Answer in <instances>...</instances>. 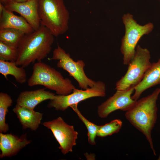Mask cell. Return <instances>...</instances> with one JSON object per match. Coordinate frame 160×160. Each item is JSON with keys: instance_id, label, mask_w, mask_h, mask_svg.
I'll return each mask as SVG.
<instances>
[{"instance_id": "cell-1", "label": "cell", "mask_w": 160, "mask_h": 160, "mask_svg": "<svg viewBox=\"0 0 160 160\" xmlns=\"http://www.w3.org/2000/svg\"><path fill=\"white\" fill-rule=\"evenodd\" d=\"M54 37L49 29L41 23L38 29L25 34L17 47L16 65L25 68L36 61L41 62L50 52Z\"/></svg>"}, {"instance_id": "cell-2", "label": "cell", "mask_w": 160, "mask_h": 160, "mask_svg": "<svg viewBox=\"0 0 160 160\" xmlns=\"http://www.w3.org/2000/svg\"><path fill=\"white\" fill-rule=\"evenodd\" d=\"M160 93V88H156L150 95L136 100L125 114L129 122L145 136L155 156L151 132L157 119L156 102Z\"/></svg>"}, {"instance_id": "cell-3", "label": "cell", "mask_w": 160, "mask_h": 160, "mask_svg": "<svg viewBox=\"0 0 160 160\" xmlns=\"http://www.w3.org/2000/svg\"><path fill=\"white\" fill-rule=\"evenodd\" d=\"M33 70L28 81L30 87L42 85L59 95L69 94L76 88L70 79L64 78L60 72L45 63H35Z\"/></svg>"}, {"instance_id": "cell-4", "label": "cell", "mask_w": 160, "mask_h": 160, "mask_svg": "<svg viewBox=\"0 0 160 160\" xmlns=\"http://www.w3.org/2000/svg\"><path fill=\"white\" fill-rule=\"evenodd\" d=\"M41 23L55 37L68 29L69 13L64 0H38Z\"/></svg>"}, {"instance_id": "cell-5", "label": "cell", "mask_w": 160, "mask_h": 160, "mask_svg": "<svg viewBox=\"0 0 160 160\" xmlns=\"http://www.w3.org/2000/svg\"><path fill=\"white\" fill-rule=\"evenodd\" d=\"M122 19L125 33L121 39L120 51L123 55V64L128 65L134 56L138 41L143 35L152 31L154 26L151 23L139 24L129 13L124 14Z\"/></svg>"}, {"instance_id": "cell-6", "label": "cell", "mask_w": 160, "mask_h": 160, "mask_svg": "<svg viewBox=\"0 0 160 160\" xmlns=\"http://www.w3.org/2000/svg\"><path fill=\"white\" fill-rule=\"evenodd\" d=\"M151 55L147 48L137 45L134 56L128 64L127 70L116 84V90H124L135 87L142 81L151 66Z\"/></svg>"}, {"instance_id": "cell-7", "label": "cell", "mask_w": 160, "mask_h": 160, "mask_svg": "<svg viewBox=\"0 0 160 160\" xmlns=\"http://www.w3.org/2000/svg\"><path fill=\"white\" fill-rule=\"evenodd\" d=\"M49 60H58L57 65L67 71L73 77L82 89H86L92 87L96 81L88 78L85 74L84 68L85 64L81 60L74 61L70 54L67 53L59 45L53 52L52 57Z\"/></svg>"}, {"instance_id": "cell-8", "label": "cell", "mask_w": 160, "mask_h": 160, "mask_svg": "<svg viewBox=\"0 0 160 160\" xmlns=\"http://www.w3.org/2000/svg\"><path fill=\"white\" fill-rule=\"evenodd\" d=\"M106 95V86L103 82H96L92 87L86 89H74L72 93L66 95H55L47 105L49 108L63 111L71 106L94 97H104Z\"/></svg>"}, {"instance_id": "cell-9", "label": "cell", "mask_w": 160, "mask_h": 160, "mask_svg": "<svg viewBox=\"0 0 160 160\" xmlns=\"http://www.w3.org/2000/svg\"><path fill=\"white\" fill-rule=\"evenodd\" d=\"M43 125L51 130L59 144V148L65 155L73 151L76 144L78 132L73 125L66 123L61 117L51 121L45 122Z\"/></svg>"}, {"instance_id": "cell-10", "label": "cell", "mask_w": 160, "mask_h": 160, "mask_svg": "<svg viewBox=\"0 0 160 160\" xmlns=\"http://www.w3.org/2000/svg\"><path fill=\"white\" fill-rule=\"evenodd\" d=\"M134 91V87L124 90H116L113 96L98 106L97 113L99 116L105 118L117 110L125 111L128 110L136 101L132 98L131 95Z\"/></svg>"}, {"instance_id": "cell-11", "label": "cell", "mask_w": 160, "mask_h": 160, "mask_svg": "<svg viewBox=\"0 0 160 160\" xmlns=\"http://www.w3.org/2000/svg\"><path fill=\"white\" fill-rule=\"evenodd\" d=\"M4 6L7 9L19 14L34 31L40 27L41 23L38 12V0H28L20 3L9 2Z\"/></svg>"}, {"instance_id": "cell-12", "label": "cell", "mask_w": 160, "mask_h": 160, "mask_svg": "<svg viewBox=\"0 0 160 160\" xmlns=\"http://www.w3.org/2000/svg\"><path fill=\"white\" fill-rule=\"evenodd\" d=\"M31 143L26 134L20 137L12 134L0 133V158L12 157L16 155L23 148Z\"/></svg>"}, {"instance_id": "cell-13", "label": "cell", "mask_w": 160, "mask_h": 160, "mask_svg": "<svg viewBox=\"0 0 160 160\" xmlns=\"http://www.w3.org/2000/svg\"><path fill=\"white\" fill-rule=\"evenodd\" d=\"M55 95L44 88L34 90L25 91L20 93L16 100L17 104L34 110L39 104L45 100L54 99Z\"/></svg>"}, {"instance_id": "cell-14", "label": "cell", "mask_w": 160, "mask_h": 160, "mask_svg": "<svg viewBox=\"0 0 160 160\" xmlns=\"http://www.w3.org/2000/svg\"><path fill=\"white\" fill-rule=\"evenodd\" d=\"M160 84V57L158 61L152 63L140 82L134 87L132 99L137 100L143 92L148 89Z\"/></svg>"}, {"instance_id": "cell-15", "label": "cell", "mask_w": 160, "mask_h": 160, "mask_svg": "<svg viewBox=\"0 0 160 160\" xmlns=\"http://www.w3.org/2000/svg\"><path fill=\"white\" fill-rule=\"evenodd\" d=\"M23 129L36 131L41 123L43 113L16 104L13 109Z\"/></svg>"}, {"instance_id": "cell-16", "label": "cell", "mask_w": 160, "mask_h": 160, "mask_svg": "<svg viewBox=\"0 0 160 160\" xmlns=\"http://www.w3.org/2000/svg\"><path fill=\"white\" fill-rule=\"evenodd\" d=\"M7 28L19 30L26 34L34 31L23 17L15 15L4 5L2 12L0 14V29Z\"/></svg>"}, {"instance_id": "cell-17", "label": "cell", "mask_w": 160, "mask_h": 160, "mask_svg": "<svg viewBox=\"0 0 160 160\" xmlns=\"http://www.w3.org/2000/svg\"><path fill=\"white\" fill-rule=\"evenodd\" d=\"M0 73L7 79V76H13L16 81L20 84L27 81V75L24 68L19 67L15 62L0 60Z\"/></svg>"}, {"instance_id": "cell-18", "label": "cell", "mask_w": 160, "mask_h": 160, "mask_svg": "<svg viewBox=\"0 0 160 160\" xmlns=\"http://www.w3.org/2000/svg\"><path fill=\"white\" fill-rule=\"evenodd\" d=\"M25 34L24 32L17 29H0V41L17 48Z\"/></svg>"}, {"instance_id": "cell-19", "label": "cell", "mask_w": 160, "mask_h": 160, "mask_svg": "<svg viewBox=\"0 0 160 160\" xmlns=\"http://www.w3.org/2000/svg\"><path fill=\"white\" fill-rule=\"evenodd\" d=\"M12 100L7 93H0V132L5 133L9 130V125L6 122V117L8 108L12 105Z\"/></svg>"}, {"instance_id": "cell-20", "label": "cell", "mask_w": 160, "mask_h": 160, "mask_svg": "<svg viewBox=\"0 0 160 160\" xmlns=\"http://www.w3.org/2000/svg\"><path fill=\"white\" fill-rule=\"evenodd\" d=\"M78 105L71 106V107L78 116L79 119L85 125L87 131L88 140L91 145L95 144V139L97 136L98 125L88 120L81 114L78 108Z\"/></svg>"}, {"instance_id": "cell-21", "label": "cell", "mask_w": 160, "mask_h": 160, "mask_svg": "<svg viewBox=\"0 0 160 160\" xmlns=\"http://www.w3.org/2000/svg\"><path fill=\"white\" fill-rule=\"evenodd\" d=\"M122 125V121L119 119H115L109 123L102 125H98L97 136L104 137L118 132Z\"/></svg>"}, {"instance_id": "cell-22", "label": "cell", "mask_w": 160, "mask_h": 160, "mask_svg": "<svg viewBox=\"0 0 160 160\" xmlns=\"http://www.w3.org/2000/svg\"><path fill=\"white\" fill-rule=\"evenodd\" d=\"M18 56L17 47L0 41V60L15 62Z\"/></svg>"}, {"instance_id": "cell-23", "label": "cell", "mask_w": 160, "mask_h": 160, "mask_svg": "<svg viewBox=\"0 0 160 160\" xmlns=\"http://www.w3.org/2000/svg\"><path fill=\"white\" fill-rule=\"evenodd\" d=\"M8 2H16L20 3L26 1L28 0H8Z\"/></svg>"}, {"instance_id": "cell-24", "label": "cell", "mask_w": 160, "mask_h": 160, "mask_svg": "<svg viewBox=\"0 0 160 160\" xmlns=\"http://www.w3.org/2000/svg\"><path fill=\"white\" fill-rule=\"evenodd\" d=\"M0 3L3 4L4 5L6 4L8 2V0H0Z\"/></svg>"}, {"instance_id": "cell-25", "label": "cell", "mask_w": 160, "mask_h": 160, "mask_svg": "<svg viewBox=\"0 0 160 160\" xmlns=\"http://www.w3.org/2000/svg\"><path fill=\"white\" fill-rule=\"evenodd\" d=\"M158 160H160V154L158 157V158L157 159Z\"/></svg>"}, {"instance_id": "cell-26", "label": "cell", "mask_w": 160, "mask_h": 160, "mask_svg": "<svg viewBox=\"0 0 160 160\" xmlns=\"http://www.w3.org/2000/svg\"></svg>"}]
</instances>
